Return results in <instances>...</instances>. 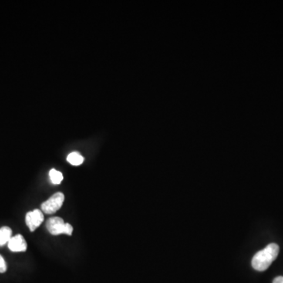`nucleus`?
<instances>
[{
  "mask_svg": "<svg viewBox=\"0 0 283 283\" xmlns=\"http://www.w3.org/2000/svg\"><path fill=\"white\" fill-rule=\"evenodd\" d=\"M279 253V247L275 243H271L264 250L256 253L252 260V266L258 271H264L268 268Z\"/></svg>",
  "mask_w": 283,
  "mask_h": 283,
  "instance_id": "1",
  "label": "nucleus"
},
{
  "mask_svg": "<svg viewBox=\"0 0 283 283\" xmlns=\"http://www.w3.org/2000/svg\"><path fill=\"white\" fill-rule=\"evenodd\" d=\"M48 232L52 235H59L65 234L71 236L73 231L72 226L69 223H65L62 218L58 217L49 218L46 223Z\"/></svg>",
  "mask_w": 283,
  "mask_h": 283,
  "instance_id": "2",
  "label": "nucleus"
},
{
  "mask_svg": "<svg viewBox=\"0 0 283 283\" xmlns=\"http://www.w3.org/2000/svg\"><path fill=\"white\" fill-rule=\"evenodd\" d=\"M65 200V195L62 192H57L41 205V211L46 214H54L60 210Z\"/></svg>",
  "mask_w": 283,
  "mask_h": 283,
  "instance_id": "3",
  "label": "nucleus"
},
{
  "mask_svg": "<svg viewBox=\"0 0 283 283\" xmlns=\"http://www.w3.org/2000/svg\"><path fill=\"white\" fill-rule=\"evenodd\" d=\"M44 220V213L39 210H34L33 211L28 212L25 216V223L31 232L35 231L41 225Z\"/></svg>",
  "mask_w": 283,
  "mask_h": 283,
  "instance_id": "4",
  "label": "nucleus"
},
{
  "mask_svg": "<svg viewBox=\"0 0 283 283\" xmlns=\"http://www.w3.org/2000/svg\"><path fill=\"white\" fill-rule=\"evenodd\" d=\"M7 245H8V248L10 249V250L14 252V253L25 252L27 250V247H28L26 241L21 234H17V235L11 237V239L10 240Z\"/></svg>",
  "mask_w": 283,
  "mask_h": 283,
  "instance_id": "5",
  "label": "nucleus"
},
{
  "mask_svg": "<svg viewBox=\"0 0 283 283\" xmlns=\"http://www.w3.org/2000/svg\"><path fill=\"white\" fill-rule=\"evenodd\" d=\"M12 237V230L11 227H2L0 228V247H4V245L8 244Z\"/></svg>",
  "mask_w": 283,
  "mask_h": 283,
  "instance_id": "6",
  "label": "nucleus"
},
{
  "mask_svg": "<svg viewBox=\"0 0 283 283\" xmlns=\"http://www.w3.org/2000/svg\"><path fill=\"white\" fill-rule=\"evenodd\" d=\"M83 156L80 154V153H77V152H73V153H71L69 154V156L67 157V160L69 163H70L72 166H80L81 164H83L84 162Z\"/></svg>",
  "mask_w": 283,
  "mask_h": 283,
  "instance_id": "7",
  "label": "nucleus"
},
{
  "mask_svg": "<svg viewBox=\"0 0 283 283\" xmlns=\"http://www.w3.org/2000/svg\"><path fill=\"white\" fill-rule=\"evenodd\" d=\"M50 178H51V182L54 184H60L63 180V175L59 171L55 170V169H51L49 173Z\"/></svg>",
  "mask_w": 283,
  "mask_h": 283,
  "instance_id": "8",
  "label": "nucleus"
},
{
  "mask_svg": "<svg viewBox=\"0 0 283 283\" xmlns=\"http://www.w3.org/2000/svg\"><path fill=\"white\" fill-rule=\"evenodd\" d=\"M7 270V263H6L4 257L0 255V273H5Z\"/></svg>",
  "mask_w": 283,
  "mask_h": 283,
  "instance_id": "9",
  "label": "nucleus"
},
{
  "mask_svg": "<svg viewBox=\"0 0 283 283\" xmlns=\"http://www.w3.org/2000/svg\"><path fill=\"white\" fill-rule=\"evenodd\" d=\"M273 283H283V276H278L274 278Z\"/></svg>",
  "mask_w": 283,
  "mask_h": 283,
  "instance_id": "10",
  "label": "nucleus"
}]
</instances>
